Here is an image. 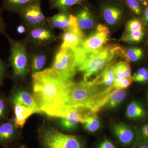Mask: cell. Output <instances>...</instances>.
Segmentation results:
<instances>
[{
	"instance_id": "obj_1",
	"label": "cell",
	"mask_w": 148,
	"mask_h": 148,
	"mask_svg": "<svg viewBox=\"0 0 148 148\" xmlns=\"http://www.w3.org/2000/svg\"><path fill=\"white\" fill-rule=\"evenodd\" d=\"M35 101L42 112L59 117L64 112L71 79L58 75L50 68L32 74Z\"/></svg>"
},
{
	"instance_id": "obj_2",
	"label": "cell",
	"mask_w": 148,
	"mask_h": 148,
	"mask_svg": "<svg viewBox=\"0 0 148 148\" xmlns=\"http://www.w3.org/2000/svg\"><path fill=\"white\" fill-rule=\"evenodd\" d=\"M124 49L120 46L111 45L103 47L100 50L88 54L77 67V71L84 74V79L106 69L116 56H123Z\"/></svg>"
},
{
	"instance_id": "obj_3",
	"label": "cell",
	"mask_w": 148,
	"mask_h": 148,
	"mask_svg": "<svg viewBox=\"0 0 148 148\" xmlns=\"http://www.w3.org/2000/svg\"><path fill=\"white\" fill-rule=\"evenodd\" d=\"M38 138L43 148H85L79 137L64 134L52 127L41 128Z\"/></svg>"
},
{
	"instance_id": "obj_4",
	"label": "cell",
	"mask_w": 148,
	"mask_h": 148,
	"mask_svg": "<svg viewBox=\"0 0 148 148\" xmlns=\"http://www.w3.org/2000/svg\"><path fill=\"white\" fill-rule=\"evenodd\" d=\"M95 85L84 79L77 83H73L68 92L64 112L60 116L68 111L86 108L89 101L99 92Z\"/></svg>"
},
{
	"instance_id": "obj_5",
	"label": "cell",
	"mask_w": 148,
	"mask_h": 148,
	"mask_svg": "<svg viewBox=\"0 0 148 148\" xmlns=\"http://www.w3.org/2000/svg\"><path fill=\"white\" fill-rule=\"evenodd\" d=\"M10 45L9 61L15 78L23 79L29 72L30 57L27 48V41L15 40L6 36Z\"/></svg>"
},
{
	"instance_id": "obj_6",
	"label": "cell",
	"mask_w": 148,
	"mask_h": 148,
	"mask_svg": "<svg viewBox=\"0 0 148 148\" xmlns=\"http://www.w3.org/2000/svg\"><path fill=\"white\" fill-rule=\"evenodd\" d=\"M109 31L108 27L100 24L95 33L85 38L82 43L73 49L77 67L88 54L100 50L109 39Z\"/></svg>"
},
{
	"instance_id": "obj_7",
	"label": "cell",
	"mask_w": 148,
	"mask_h": 148,
	"mask_svg": "<svg viewBox=\"0 0 148 148\" xmlns=\"http://www.w3.org/2000/svg\"><path fill=\"white\" fill-rule=\"evenodd\" d=\"M50 68L62 77L71 79L77 71L74 51L71 49L59 48L56 52Z\"/></svg>"
},
{
	"instance_id": "obj_8",
	"label": "cell",
	"mask_w": 148,
	"mask_h": 148,
	"mask_svg": "<svg viewBox=\"0 0 148 148\" xmlns=\"http://www.w3.org/2000/svg\"><path fill=\"white\" fill-rule=\"evenodd\" d=\"M26 40L37 46H43L56 40L52 28L47 24L38 27L27 28Z\"/></svg>"
},
{
	"instance_id": "obj_9",
	"label": "cell",
	"mask_w": 148,
	"mask_h": 148,
	"mask_svg": "<svg viewBox=\"0 0 148 148\" xmlns=\"http://www.w3.org/2000/svg\"><path fill=\"white\" fill-rule=\"evenodd\" d=\"M18 14L27 28L47 24V17L43 13L40 0H36Z\"/></svg>"
},
{
	"instance_id": "obj_10",
	"label": "cell",
	"mask_w": 148,
	"mask_h": 148,
	"mask_svg": "<svg viewBox=\"0 0 148 148\" xmlns=\"http://www.w3.org/2000/svg\"><path fill=\"white\" fill-rule=\"evenodd\" d=\"M101 13L104 20L111 26H115L121 21L124 13V8L117 1L105 2L101 5Z\"/></svg>"
},
{
	"instance_id": "obj_11",
	"label": "cell",
	"mask_w": 148,
	"mask_h": 148,
	"mask_svg": "<svg viewBox=\"0 0 148 148\" xmlns=\"http://www.w3.org/2000/svg\"><path fill=\"white\" fill-rule=\"evenodd\" d=\"M47 24L53 29H58L66 31L78 25L76 16L71 13L70 10L59 11L57 14L47 17Z\"/></svg>"
},
{
	"instance_id": "obj_12",
	"label": "cell",
	"mask_w": 148,
	"mask_h": 148,
	"mask_svg": "<svg viewBox=\"0 0 148 148\" xmlns=\"http://www.w3.org/2000/svg\"><path fill=\"white\" fill-rule=\"evenodd\" d=\"M62 43L60 48L67 49H74L78 47L85 38L82 30L78 25L64 31L61 36Z\"/></svg>"
},
{
	"instance_id": "obj_13",
	"label": "cell",
	"mask_w": 148,
	"mask_h": 148,
	"mask_svg": "<svg viewBox=\"0 0 148 148\" xmlns=\"http://www.w3.org/2000/svg\"><path fill=\"white\" fill-rule=\"evenodd\" d=\"M11 103L14 106L21 105L32 110L33 113L41 112L37 105L34 98L27 90L21 88H16L10 97Z\"/></svg>"
},
{
	"instance_id": "obj_14",
	"label": "cell",
	"mask_w": 148,
	"mask_h": 148,
	"mask_svg": "<svg viewBox=\"0 0 148 148\" xmlns=\"http://www.w3.org/2000/svg\"><path fill=\"white\" fill-rule=\"evenodd\" d=\"M84 116L79 112V110L68 111L59 117V124L64 130L71 131L77 128L79 123L84 124Z\"/></svg>"
},
{
	"instance_id": "obj_15",
	"label": "cell",
	"mask_w": 148,
	"mask_h": 148,
	"mask_svg": "<svg viewBox=\"0 0 148 148\" xmlns=\"http://www.w3.org/2000/svg\"><path fill=\"white\" fill-rule=\"evenodd\" d=\"M113 131L119 142L123 145L128 147L134 144L135 132L127 125L123 123L115 125L113 127Z\"/></svg>"
},
{
	"instance_id": "obj_16",
	"label": "cell",
	"mask_w": 148,
	"mask_h": 148,
	"mask_svg": "<svg viewBox=\"0 0 148 148\" xmlns=\"http://www.w3.org/2000/svg\"><path fill=\"white\" fill-rule=\"evenodd\" d=\"M78 24L81 30H88L94 27L95 20L91 10L85 6H83L76 12Z\"/></svg>"
},
{
	"instance_id": "obj_17",
	"label": "cell",
	"mask_w": 148,
	"mask_h": 148,
	"mask_svg": "<svg viewBox=\"0 0 148 148\" xmlns=\"http://www.w3.org/2000/svg\"><path fill=\"white\" fill-rule=\"evenodd\" d=\"M18 135L14 122H7L0 125V145L11 142L17 138Z\"/></svg>"
},
{
	"instance_id": "obj_18",
	"label": "cell",
	"mask_w": 148,
	"mask_h": 148,
	"mask_svg": "<svg viewBox=\"0 0 148 148\" xmlns=\"http://www.w3.org/2000/svg\"><path fill=\"white\" fill-rule=\"evenodd\" d=\"M36 0H2L3 8L10 12L19 13Z\"/></svg>"
},
{
	"instance_id": "obj_19",
	"label": "cell",
	"mask_w": 148,
	"mask_h": 148,
	"mask_svg": "<svg viewBox=\"0 0 148 148\" xmlns=\"http://www.w3.org/2000/svg\"><path fill=\"white\" fill-rule=\"evenodd\" d=\"M126 113L128 118L135 120L144 119L147 115V111L143 105L136 101L130 103L126 109Z\"/></svg>"
},
{
	"instance_id": "obj_20",
	"label": "cell",
	"mask_w": 148,
	"mask_h": 148,
	"mask_svg": "<svg viewBox=\"0 0 148 148\" xmlns=\"http://www.w3.org/2000/svg\"><path fill=\"white\" fill-rule=\"evenodd\" d=\"M15 119L14 123L17 128H22L29 116L34 113L31 109L21 105L14 106Z\"/></svg>"
},
{
	"instance_id": "obj_21",
	"label": "cell",
	"mask_w": 148,
	"mask_h": 148,
	"mask_svg": "<svg viewBox=\"0 0 148 148\" xmlns=\"http://www.w3.org/2000/svg\"><path fill=\"white\" fill-rule=\"evenodd\" d=\"M47 56L40 51H34L30 55V62L32 74L38 73L42 70L46 64Z\"/></svg>"
},
{
	"instance_id": "obj_22",
	"label": "cell",
	"mask_w": 148,
	"mask_h": 148,
	"mask_svg": "<svg viewBox=\"0 0 148 148\" xmlns=\"http://www.w3.org/2000/svg\"><path fill=\"white\" fill-rule=\"evenodd\" d=\"M126 97L125 91L121 89H116L112 92L107 103V106L110 108H116L119 105Z\"/></svg>"
},
{
	"instance_id": "obj_23",
	"label": "cell",
	"mask_w": 148,
	"mask_h": 148,
	"mask_svg": "<svg viewBox=\"0 0 148 148\" xmlns=\"http://www.w3.org/2000/svg\"><path fill=\"white\" fill-rule=\"evenodd\" d=\"M84 127L88 132H95L100 127V121L98 117L95 115L88 114L84 116Z\"/></svg>"
},
{
	"instance_id": "obj_24",
	"label": "cell",
	"mask_w": 148,
	"mask_h": 148,
	"mask_svg": "<svg viewBox=\"0 0 148 148\" xmlns=\"http://www.w3.org/2000/svg\"><path fill=\"white\" fill-rule=\"evenodd\" d=\"M83 1L84 0H52L49 3L51 8L61 11L70 10L72 7Z\"/></svg>"
},
{
	"instance_id": "obj_25",
	"label": "cell",
	"mask_w": 148,
	"mask_h": 148,
	"mask_svg": "<svg viewBox=\"0 0 148 148\" xmlns=\"http://www.w3.org/2000/svg\"><path fill=\"white\" fill-rule=\"evenodd\" d=\"M144 56L143 49L139 47H130L124 49L123 57L129 62H135Z\"/></svg>"
},
{
	"instance_id": "obj_26",
	"label": "cell",
	"mask_w": 148,
	"mask_h": 148,
	"mask_svg": "<svg viewBox=\"0 0 148 148\" xmlns=\"http://www.w3.org/2000/svg\"><path fill=\"white\" fill-rule=\"evenodd\" d=\"M116 77L119 78L129 77L131 76V67L128 62L120 61L114 66Z\"/></svg>"
},
{
	"instance_id": "obj_27",
	"label": "cell",
	"mask_w": 148,
	"mask_h": 148,
	"mask_svg": "<svg viewBox=\"0 0 148 148\" xmlns=\"http://www.w3.org/2000/svg\"><path fill=\"white\" fill-rule=\"evenodd\" d=\"M148 145V123L140 127L135 132V138L133 145L134 147Z\"/></svg>"
},
{
	"instance_id": "obj_28",
	"label": "cell",
	"mask_w": 148,
	"mask_h": 148,
	"mask_svg": "<svg viewBox=\"0 0 148 148\" xmlns=\"http://www.w3.org/2000/svg\"><path fill=\"white\" fill-rule=\"evenodd\" d=\"M145 36L143 30L137 32L127 33L123 37V40L129 43L140 42L143 40Z\"/></svg>"
},
{
	"instance_id": "obj_29",
	"label": "cell",
	"mask_w": 148,
	"mask_h": 148,
	"mask_svg": "<svg viewBox=\"0 0 148 148\" xmlns=\"http://www.w3.org/2000/svg\"><path fill=\"white\" fill-rule=\"evenodd\" d=\"M129 10L137 16H141L144 7L137 0H123Z\"/></svg>"
},
{
	"instance_id": "obj_30",
	"label": "cell",
	"mask_w": 148,
	"mask_h": 148,
	"mask_svg": "<svg viewBox=\"0 0 148 148\" xmlns=\"http://www.w3.org/2000/svg\"><path fill=\"white\" fill-rule=\"evenodd\" d=\"M133 79L132 77L119 78L115 77L113 86L116 89H125L129 87L132 84Z\"/></svg>"
},
{
	"instance_id": "obj_31",
	"label": "cell",
	"mask_w": 148,
	"mask_h": 148,
	"mask_svg": "<svg viewBox=\"0 0 148 148\" xmlns=\"http://www.w3.org/2000/svg\"><path fill=\"white\" fill-rule=\"evenodd\" d=\"M142 21L137 18H132L127 21L126 25V30L127 33L137 32L143 30Z\"/></svg>"
},
{
	"instance_id": "obj_32",
	"label": "cell",
	"mask_w": 148,
	"mask_h": 148,
	"mask_svg": "<svg viewBox=\"0 0 148 148\" xmlns=\"http://www.w3.org/2000/svg\"><path fill=\"white\" fill-rule=\"evenodd\" d=\"M6 75V69L5 64L0 58V85L3 84L4 79Z\"/></svg>"
},
{
	"instance_id": "obj_33",
	"label": "cell",
	"mask_w": 148,
	"mask_h": 148,
	"mask_svg": "<svg viewBox=\"0 0 148 148\" xmlns=\"http://www.w3.org/2000/svg\"><path fill=\"white\" fill-rule=\"evenodd\" d=\"M148 70L145 68H142L137 71L136 73L132 76V79L134 81L136 82L138 79L143 76Z\"/></svg>"
},
{
	"instance_id": "obj_34",
	"label": "cell",
	"mask_w": 148,
	"mask_h": 148,
	"mask_svg": "<svg viewBox=\"0 0 148 148\" xmlns=\"http://www.w3.org/2000/svg\"><path fill=\"white\" fill-rule=\"evenodd\" d=\"M98 148H116V147L114 145V143L111 142L110 140L105 139L100 143Z\"/></svg>"
},
{
	"instance_id": "obj_35",
	"label": "cell",
	"mask_w": 148,
	"mask_h": 148,
	"mask_svg": "<svg viewBox=\"0 0 148 148\" xmlns=\"http://www.w3.org/2000/svg\"><path fill=\"white\" fill-rule=\"evenodd\" d=\"M1 13V10L0 9V34L4 35L6 37L8 35L7 34L6 24L3 19Z\"/></svg>"
},
{
	"instance_id": "obj_36",
	"label": "cell",
	"mask_w": 148,
	"mask_h": 148,
	"mask_svg": "<svg viewBox=\"0 0 148 148\" xmlns=\"http://www.w3.org/2000/svg\"><path fill=\"white\" fill-rule=\"evenodd\" d=\"M6 106L5 101L2 98H0V120L2 119L5 115Z\"/></svg>"
},
{
	"instance_id": "obj_37",
	"label": "cell",
	"mask_w": 148,
	"mask_h": 148,
	"mask_svg": "<svg viewBox=\"0 0 148 148\" xmlns=\"http://www.w3.org/2000/svg\"><path fill=\"white\" fill-rule=\"evenodd\" d=\"M141 16L144 24L148 26V4L144 7Z\"/></svg>"
},
{
	"instance_id": "obj_38",
	"label": "cell",
	"mask_w": 148,
	"mask_h": 148,
	"mask_svg": "<svg viewBox=\"0 0 148 148\" xmlns=\"http://www.w3.org/2000/svg\"><path fill=\"white\" fill-rule=\"evenodd\" d=\"M27 30L26 27H24V25H22V24L18 25L16 28V32L18 34H20L26 33L27 32Z\"/></svg>"
},
{
	"instance_id": "obj_39",
	"label": "cell",
	"mask_w": 148,
	"mask_h": 148,
	"mask_svg": "<svg viewBox=\"0 0 148 148\" xmlns=\"http://www.w3.org/2000/svg\"><path fill=\"white\" fill-rule=\"evenodd\" d=\"M148 81V71L142 77L140 78L136 81V82L143 83L146 82Z\"/></svg>"
},
{
	"instance_id": "obj_40",
	"label": "cell",
	"mask_w": 148,
	"mask_h": 148,
	"mask_svg": "<svg viewBox=\"0 0 148 148\" xmlns=\"http://www.w3.org/2000/svg\"><path fill=\"white\" fill-rule=\"evenodd\" d=\"M143 7L146 6L148 4V0H137Z\"/></svg>"
},
{
	"instance_id": "obj_41",
	"label": "cell",
	"mask_w": 148,
	"mask_h": 148,
	"mask_svg": "<svg viewBox=\"0 0 148 148\" xmlns=\"http://www.w3.org/2000/svg\"><path fill=\"white\" fill-rule=\"evenodd\" d=\"M135 148H148V145H142L135 147Z\"/></svg>"
},
{
	"instance_id": "obj_42",
	"label": "cell",
	"mask_w": 148,
	"mask_h": 148,
	"mask_svg": "<svg viewBox=\"0 0 148 148\" xmlns=\"http://www.w3.org/2000/svg\"><path fill=\"white\" fill-rule=\"evenodd\" d=\"M49 2H50L51 1H52V0H49Z\"/></svg>"
},
{
	"instance_id": "obj_43",
	"label": "cell",
	"mask_w": 148,
	"mask_h": 148,
	"mask_svg": "<svg viewBox=\"0 0 148 148\" xmlns=\"http://www.w3.org/2000/svg\"><path fill=\"white\" fill-rule=\"evenodd\" d=\"M147 99H148V96H147Z\"/></svg>"
},
{
	"instance_id": "obj_44",
	"label": "cell",
	"mask_w": 148,
	"mask_h": 148,
	"mask_svg": "<svg viewBox=\"0 0 148 148\" xmlns=\"http://www.w3.org/2000/svg\"><path fill=\"white\" fill-rule=\"evenodd\" d=\"M147 43H148V40H147Z\"/></svg>"
}]
</instances>
